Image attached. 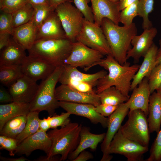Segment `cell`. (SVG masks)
<instances>
[{"mask_svg":"<svg viewBox=\"0 0 161 161\" xmlns=\"http://www.w3.org/2000/svg\"><path fill=\"white\" fill-rule=\"evenodd\" d=\"M90 66L98 65L109 72L104 77L98 80L96 85V93L98 94L104 89L112 86H115L124 95H129L133 79L138 70L140 65H130L126 62L123 65L120 64L112 55H106Z\"/></svg>","mask_w":161,"mask_h":161,"instance_id":"obj_1","label":"cell"},{"mask_svg":"<svg viewBox=\"0 0 161 161\" xmlns=\"http://www.w3.org/2000/svg\"><path fill=\"white\" fill-rule=\"evenodd\" d=\"M100 27L112 56L120 64L123 65L127 62V54L131 48V41L137 35L135 23L133 22L129 25L120 26L105 18L102 20Z\"/></svg>","mask_w":161,"mask_h":161,"instance_id":"obj_2","label":"cell"},{"mask_svg":"<svg viewBox=\"0 0 161 161\" xmlns=\"http://www.w3.org/2000/svg\"><path fill=\"white\" fill-rule=\"evenodd\" d=\"M82 126L81 124L70 122L60 129L49 131L47 133L52 142L49 152L48 155L38 157V161H50L58 155H61L60 161L66 160L78 144Z\"/></svg>","mask_w":161,"mask_h":161,"instance_id":"obj_3","label":"cell"},{"mask_svg":"<svg viewBox=\"0 0 161 161\" xmlns=\"http://www.w3.org/2000/svg\"><path fill=\"white\" fill-rule=\"evenodd\" d=\"M73 42L66 38L36 40L29 55L38 57L57 67L63 65L70 54Z\"/></svg>","mask_w":161,"mask_h":161,"instance_id":"obj_4","label":"cell"},{"mask_svg":"<svg viewBox=\"0 0 161 161\" xmlns=\"http://www.w3.org/2000/svg\"><path fill=\"white\" fill-rule=\"evenodd\" d=\"M63 70V65L57 66L47 78L39 85L36 94L30 103L31 111L40 112L45 111L49 116L55 114V110L59 107V101L55 96V86Z\"/></svg>","mask_w":161,"mask_h":161,"instance_id":"obj_5","label":"cell"},{"mask_svg":"<svg viewBox=\"0 0 161 161\" xmlns=\"http://www.w3.org/2000/svg\"><path fill=\"white\" fill-rule=\"evenodd\" d=\"M128 119L120 129L129 139L146 147L148 146L150 131L147 116L140 109L129 111Z\"/></svg>","mask_w":161,"mask_h":161,"instance_id":"obj_6","label":"cell"},{"mask_svg":"<svg viewBox=\"0 0 161 161\" xmlns=\"http://www.w3.org/2000/svg\"><path fill=\"white\" fill-rule=\"evenodd\" d=\"M76 41L97 51L104 55H112L101 27L84 18L81 30L76 38Z\"/></svg>","mask_w":161,"mask_h":161,"instance_id":"obj_7","label":"cell"},{"mask_svg":"<svg viewBox=\"0 0 161 161\" xmlns=\"http://www.w3.org/2000/svg\"><path fill=\"white\" fill-rule=\"evenodd\" d=\"M65 32L66 38L74 42L81 28L84 17L71 2H66L55 9Z\"/></svg>","mask_w":161,"mask_h":161,"instance_id":"obj_8","label":"cell"},{"mask_svg":"<svg viewBox=\"0 0 161 161\" xmlns=\"http://www.w3.org/2000/svg\"><path fill=\"white\" fill-rule=\"evenodd\" d=\"M148 150V147L142 145L125 137L120 128L111 141L109 153L118 154L126 157L128 161H139Z\"/></svg>","mask_w":161,"mask_h":161,"instance_id":"obj_9","label":"cell"},{"mask_svg":"<svg viewBox=\"0 0 161 161\" xmlns=\"http://www.w3.org/2000/svg\"><path fill=\"white\" fill-rule=\"evenodd\" d=\"M104 55L81 43L73 42L71 52L64 64L76 67H84L87 71L89 67L103 58Z\"/></svg>","mask_w":161,"mask_h":161,"instance_id":"obj_10","label":"cell"},{"mask_svg":"<svg viewBox=\"0 0 161 161\" xmlns=\"http://www.w3.org/2000/svg\"><path fill=\"white\" fill-rule=\"evenodd\" d=\"M129 111L128 103L126 102L120 105L108 117L107 130L101 145V150L103 154L101 161H109L112 159V157L109 152L110 143Z\"/></svg>","mask_w":161,"mask_h":161,"instance_id":"obj_11","label":"cell"},{"mask_svg":"<svg viewBox=\"0 0 161 161\" xmlns=\"http://www.w3.org/2000/svg\"><path fill=\"white\" fill-rule=\"evenodd\" d=\"M21 67L23 75L36 82L47 78L57 67L41 58L29 55L26 56Z\"/></svg>","mask_w":161,"mask_h":161,"instance_id":"obj_12","label":"cell"},{"mask_svg":"<svg viewBox=\"0 0 161 161\" xmlns=\"http://www.w3.org/2000/svg\"><path fill=\"white\" fill-rule=\"evenodd\" d=\"M51 145V141L47 132L39 129L35 134L19 144L14 154L18 156L25 155L28 157L34 151L39 150L48 155Z\"/></svg>","mask_w":161,"mask_h":161,"instance_id":"obj_13","label":"cell"},{"mask_svg":"<svg viewBox=\"0 0 161 161\" xmlns=\"http://www.w3.org/2000/svg\"><path fill=\"white\" fill-rule=\"evenodd\" d=\"M39 85L36 82L23 75L9 87L14 101L30 103L35 96Z\"/></svg>","mask_w":161,"mask_h":161,"instance_id":"obj_14","label":"cell"},{"mask_svg":"<svg viewBox=\"0 0 161 161\" xmlns=\"http://www.w3.org/2000/svg\"><path fill=\"white\" fill-rule=\"evenodd\" d=\"M58 104L59 107L71 114L86 117L93 124L100 123L104 128L107 127L108 118L97 112L93 105L62 101H59Z\"/></svg>","mask_w":161,"mask_h":161,"instance_id":"obj_15","label":"cell"},{"mask_svg":"<svg viewBox=\"0 0 161 161\" xmlns=\"http://www.w3.org/2000/svg\"><path fill=\"white\" fill-rule=\"evenodd\" d=\"M90 2L94 23L100 26L103 19L106 18L119 25L120 11L118 2L111 0H90Z\"/></svg>","mask_w":161,"mask_h":161,"instance_id":"obj_16","label":"cell"},{"mask_svg":"<svg viewBox=\"0 0 161 161\" xmlns=\"http://www.w3.org/2000/svg\"><path fill=\"white\" fill-rule=\"evenodd\" d=\"M157 33L155 27L144 30L143 33L139 35H136L131 41L132 47L128 52L127 59L132 58L136 61L144 56L153 44V40Z\"/></svg>","mask_w":161,"mask_h":161,"instance_id":"obj_17","label":"cell"},{"mask_svg":"<svg viewBox=\"0 0 161 161\" xmlns=\"http://www.w3.org/2000/svg\"><path fill=\"white\" fill-rule=\"evenodd\" d=\"M55 96L58 101L90 104L95 106L101 103L98 95L96 93L82 92L62 84L56 88Z\"/></svg>","mask_w":161,"mask_h":161,"instance_id":"obj_18","label":"cell"},{"mask_svg":"<svg viewBox=\"0 0 161 161\" xmlns=\"http://www.w3.org/2000/svg\"><path fill=\"white\" fill-rule=\"evenodd\" d=\"M66 38L65 32L55 10L38 28L36 41Z\"/></svg>","mask_w":161,"mask_h":161,"instance_id":"obj_19","label":"cell"},{"mask_svg":"<svg viewBox=\"0 0 161 161\" xmlns=\"http://www.w3.org/2000/svg\"><path fill=\"white\" fill-rule=\"evenodd\" d=\"M137 86L133 90L131 95L126 102L129 111L140 109L147 116L151 94L148 78H144Z\"/></svg>","mask_w":161,"mask_h":161,"instance_id":"obj_20","label":"cell"},{"mask_svg":"<svg viewBox=\"0 0 161 161\" xmlns=\"http://www.w3.org/2000/svg\"><path fill=\"white\" fill-rule=\"evenodd\" d=\"M106 133L94 134L91 133L89 127L82 126L80 132V140L76 149L69 155L68 159L73 161L82 151L89 148L96 150L98 144L102 142Z\"/></svg>","mask_w":161,"mask_h":161,"instance_id":"obj_21","label":"cell"},{"mask_svg":"<svg viewBox=\"0 0 161 161\" xmlns=\"http://www.w3.org/2000/svg\"><path fill=\"white\" fill-rule=\"evenodd\" d=\"M37 29L32 18L28 23L13 28L11 36L16 42L28 50L36 41Z\"/></svg>","mask_w":161,"mask_h":161,"instance_id":"obj_22","label":"cell"},{"mask_svg":"<svg viewBox=\"0 0 161 161\" xmlns=\"http://www.w3.org/2000/svg\"><path fill=\"white\" fill-rule=\"evenodd\" d=\"M106 71L101 70L92 74L82 72L77 68L70 65L64 64L63 70L58 82L68 79L86 82L93 87L96 86L99 80L104 77L107 74Z\"/></svg>","mask_w":161,"mask_h":161,"instance_id":"obj_23","label":"cell"},{"mask_svg":"<svg viewBox=\"0 0 161 161\" xmlns=\"http://www.w3.org/2000/svg\"><path fill=\"white\" fill-rule=\"evenodd\" d=\"M25 50L13 38L0 51V66L21 65L27 56Z\"/></svg>","mask_w":161,"mask_h":161,"instance_id":"obj_24","label":"cell"},{"mask_svg":"<svg viewBox=\"0 0 161 161\" xmlns=\"http://www.w3.org/2000/svg\"><path fill=\"white\" fill-rule=\"evenodd\" d=\"M158 47L154 43L144 57L143 60L131 82V90L137 87L145 78L149 77L156 66V58Z\"/></svg>","mask_w":161,"mask_h":161,"instance_id":"obj_25","label":"cell"},{"mask_svg":"<svg viewBox=\"0 0 161 161\" xmlns=\"http://www.w3.org/2000/svg\"><path fill=\"white\" fill-rule=\"evenodd\" d=\"M30 103L13 101L0 105V131L9 120L20 116H27L30 111Z\"/></svg>","mask_w":161,"mask_h":161,"instance_id":"obj_26","label":"cell"},{"mask_svg":"<svg viewBox=\"0 0 161 161\" xmlns=\"http://www.w3.org/2000/svg\"><path fill=\"white\" fill-rule=\"evenodd\" d=\"M147 119L150 133L160 129L161 126V95L154 92L150 96Z\"/></svg>","mask_w":161,"mask_h":161,"instance_id":"obj_27","label":"cell"},{"mask_svg":"<svg viewBox=\"0 0 161 161\" xmlns=\"http://www.w3.org/2000/svg\"><path fill=\"white\" fill-rule=\"evenodd\" d=\"M27 121V116H20L8 120L0 131L1 135L16 139L24 129Z\"/></svg>","mask_w":161,"mask_h":161,"instance_id":"obj_28","label":"cell"},{"mask_svg":"<svg viewBox=\"0 0 161 161\" xmlns=\"http://www.w3.org/2000/svg\"><path fill=\"white\" fill-rule=\"evenodd\" d=\"M98 94L101 103L114 106H119L126 102L130 97L123 95L114 86L109 87Z\"/></svg>","mask_w":161,"mask_h":161,"instance_id":"obj_29","label":"cell"},{"mask_svg":"<svg viewBox=\"0 0 161 161\" xmlns=\"http://www.w3.org/2000/svg\"><path fill=\"white\" fill-rule=\"evenodd\" d=\"M23 75L21 65L0 66V82L8 87Z\"/></svg>","mask_w":161,"mask_h":161,"instance_id":"obj_30","label":"cell"},{"mask_svg":"<svg viewBox=\"0 0 161 161\" xmlns=\"http://www.w3.org/2000/svg\"><path fill=\"white\" fill-rule=\"evenodd\" d=\"M39 112L30 111L27 115L25 126L22 132L16 138L18 145L26 138L36 133L39 129Z\"/></svg>","mask_w":161,"mask_h":161,"instance_id":"obj_31","label":"cell"},{"mask_svg":"<svg viewBox=\"0 0 161 161\" xmlns=\"http://www.w3.org/2000/svg\"><path fill=\"white\" fill-rule=\"evenodd\" d=\"M13 28L25 24L32 19L34 14L32 6L28 2L12 13Z\"/></svg>","mask_w":161,"mask_h":161,"instance_id":"obj_32","label":"cell"},{"mask_svg":"<svg viewBox=\"0 0 161 161\" xmlns=\"http://www.w3.org/2000/svg\"><path fill=\"white\" fill-rule=\"evenodd\" d=\"M154 4V0H138V16L142 18V27L144 30L152 27V22L149 20L148 16L153 10Z\"/></svg>","mask_w":161,"mask_h":161,"instance_id":"obj_33","label":"cell"},{"mask_svg":"<svg viewBox=\"0 0 161 161\" xmlns=\"http://www.w3.org/2000/svg\"><path fill=\"white\" fill-rule=\"evenodd\" d=\"M34 8L33 21L38 28L55 10L50 5L32 6Z\"/></svg>","mask_w":161,"mask_h":161,"instance_id":"obj_34","label":"cell"},{"mask_svg":"<svg viewBox=\"0 0 161 161\" xmlns=\"http://www.w3.org/2000/svg\"><path fill=\"white\" fill-rule=\"evenodd\" d=\"M138 0L126 7L120 11L119 22L124 25L128 26L133 23L134 18L138 16L137 5Z\"/></svg>","mask_w":161,"mask_h":161,"instance_id":"obj_35","label":"cell"},{"mask_svg":"<svg viewBox=\"0 0 161 161\" xmlns=\"http://www.w3.org/2000/svg\"><path fill=\"white\" fill-rule=\"evenodd\" d=\"M61 84L67 85L78 91L85 93H96L91 85L84 82L71 79H66L59 82Z\"/></svg>","mask_w":161,"mask_h":161,"instance_id":"obj_36","label":"cell"},{"mask_svg":"<svg viewBox=\"0 0 161 161\" xmlns=\"http://www.w3.org/2000/svg\"><path fill=\"white\" fill-rule=\"evenodd\" d=\"M55 114L48 117L50 128L53 129L58 127H63L70 122L69 117L71 114L69 113L62 112L58 115Z\"/></svg>","mask_w":161,"mask_h":161,"instance_id":"obj_37","label":"cell"},{"mask_svg":"<svg viewBox=\"0 0 161 161\" xmlns=\"http://www.w3.org/2000/svg\"><path fill=\"white\" fill-rule=\"evenodd\" d=\"M28 2V0H0L1 11L12 13Z\"/></svg>","mask_w":161,"mask_h":161,"instance_id":"obj_38","label":"cell"},{"mask_svg":"<svg viewBox=\"0 0 161 161\" xmlns=\"http://www.w3.org/2000/svg\"><path fill=\"white\" fill-rule=\"evenodd\" d=\"M145 161H161V129L157 133L150 151V156Z\"/></svg>","mask_w":161,"mask_h":161,"instance_id":"obj_39","label":"cell"},{"mask_svg":"<svg viewBox=\"0 0 161 161\" xmlns=\"http://www.w3.org/2000/svg\"><path fill=\"white\" fill-rule=\"evenodd\" d=\"M148 79L151 94L156 90L161 82V62L154 67Z\"/></svg>","mask_w":161,"mask_h":161,"instance_id":"obj_40","label":"cell"},{"mask_svg":"<svg viewBox=\"0 0 161 161\" xmlns=\"http://www.w3.org/2000/svg\"><path fill=\"white\" fill-rule=\"evenodd\" d=\"M90 2V0H73V2L75 7L82 13L85 19L94 22L91 8L89 5Z\"/></svg>","mask_w":161,"mask_h":161,"instance_id":"obj_41","label":"cell"},{"mask_svg":"<svg viewBox=\"0 0 161 161\" xmlns=\"http://www.w3.org/2000/svg\"><path fill=\"white\" fill-rule=\"evenodd\" d=\"M13 29L12 14L1 11L0 33H7L11 35Z\"/></svg>","mask_w":161,"mask_h":161,"instance_id":"obj_42","label":"cell"},{"mask_svg":"<svg viewBox=\"0 0 161 161\" xmlns=\"http://www.w3.org/2000/svg\"><path fill=\"white\" fill-rule=\"evenodd\" d=\"M18 145V143L16 139L5 135H0V148L8 151L10 156H14V152Z\"/></svg>","mask_w":161,"mask_h":161,"instance_id":"obj_43","label":"cell"},{"mask_svg":"<svg viewBox=\"0 0 161 161\" xmlns=\"http://www.w3.org/2000/svg\"><path fill=\"white\" fill-rule=\"evenodd\" d=\"M119 106L100 103L95 106V108L96 111L102 115L109 117L115 111Z\"/></svg>","mask_w":161,"mask_h":161,"instance_id":"obj_44","label":"cell"},{"mask_svg":"<svg viewBox=\"0 0 161 161\" xmlns=\"http://www.w3.org/2000/svg\"><path fill=\"white\" fill-rule=\"evenodd\" d=\"M14 101L13 97L9 91L2 86L0 88V102L1 103H11Z\"/></svg>","mask_w":161,"mask_h":161,"instance_id":"obj_45","label":"cell"},{"mask_svg":"<svg viewBox=\"0 0 161 161\" xmlns=\"http://www.w3.org/2000/svg\"><path fill=\"white\" fill-rule=\"evenodd\" d=\"M93 158L92 154L84 150L81 152L73 161H86Z\"/></svg>","mask_w":161,"mask_h":161,"instance_id":"obj_46","label":"cell"},{"mask_svg":"<svg viewBox=\"0 0 161 161\" xmlns=\"http://www.w3.org/2000/svg\"><path fill=\"white\" fill-rule=\"evenodd\" d=\"M10 35L9 33H0V50L9 44L11 39Z\"/></svg>","mask_w":161,"mask_h":161,"instance_id":"obj_47","label":"cell"},{"mask_svg":"<svg viewBox=\"0 0 161 161\" xmlns=\"http://www.w3.org/2000/svg\"><path fill=\"white\" fill-rule=\"evenodd\" d=\"M39 129L46 132L50 128L48 117L47 118L39 119Z\"/></svg>","mask_w":161,"mask_h":161,"instance_id":"obj_48","label":"cell"},{"mask_svg":"<svg viewBox=\"0 0 161 161\" xmlns=\"http://www.w3.org/2000/svg\"><path fill=\"white\" fill-rule=\"evenodd\" d=\"M32 6L38 5H50V0H28Z\"/></svg>","mask_w":161,"mask_h":161,"instance_id":"obj_49","label":"cell"},{"mask_svg":"<svg viewBox=\"0 0 161 161\" xmlns=\"http://www.w3.org/2000/svg\"><path fill=\"white\" fill-rule=\"evenodd\" d=\"M137 0H119L118 1L119 9L120 11L126 7L132 4Z\"/></svg>","mask_w":161,"mask_h":161,"instance_id":"obj_50","label":"cell"},{"mask_svg":"<svg viewBox=\"0 0 161 161\" xmlns=\"http://www.w3.org/2000/svg\"><path fill=\"white\" fill-rule=\"evenodd\" d=\"M0 160L1 161H30V160L21 156L18 158H10L0 156Z\"/></svg>","mask_w":161,"mask_h":161,"instance_id":"obj_51","label":"cell"},{"mask_svg":"<svg viewBox=\"0 0 161 161\" xmlns=\"http://www.w3.org/2000/svg\"><path fill=\"white\" fill-rule=\"evenodd\" d=\"M50 1L51 6L55 10L58 6L61 4L66 2H73V0H50Z\"/></svg>","mask_w":161,"mask_h":161,"instance_id":"obj_52","label":"cell"},{"mask_svg":"<svg viewBox=\"0 0 161 161\" xmlns=\"http://www.w3.org/2000/svg\"><path fill=\"white\" fill-rule=\"evenodd\" d=\"M159 44L156 58V66L161 62V39L159 40Z\"/></svg>","mask_w":161,"mask_h":161,"instance_id":"obj_53","label":"cell"},{"mask_svg":"<svg viewBox=\"0 0 161 161\" xmlns=\"http://www.w3.org/2000/svg\"><path fill=\"white\" fill-rule=\"evenodd\" d=\"M156 91L158 93L161 95V82Z\"/></svg>","mask_w":161,"mask_h":161,"instance_id":"obj_54","label":"cell"},{"mask_svg":"<svg viewBox=\"0 0 161 161\" xmlns=\"http://www.w3.org/2000/svg\"><path fill=\"white\" fill-rule=\"evenodd\" d=\"M111 0L114 2H118L119 1V0Z\"/></svg>","mask_w":161,"mask_h":161,"instance_id":"obj_55","label":"cell"}]
</instances>
